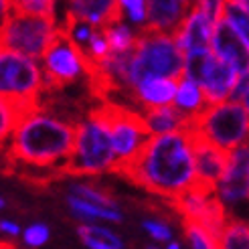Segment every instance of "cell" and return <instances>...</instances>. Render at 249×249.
<instances>
[{
	"label": "cell",
	"instance_id": "obj_18",
	"mask_svg": "<svg viewBox=\"0 0 249 249\" xmlns=\"http://www.w3.org/2000/svg\"><path fill=\"white\" fill-rule=\"evenodd\" d=\"M67 207L73 217L79 221H104V223H122L124 215L118 207H107L102 203L85 201L77 195H67Z\"/></svg>",
	"mask_w": 249,
	"mask_h": 249
},
{
	"label": "cell",
	"instance_id": "obj_12",
	"mask_svg": "<svg viewBox=\"0 0 249 249\" xmlns=\"http://www.w3.org/2000/svg\"><path fill=\"white\" fill-rule=\"evenodd\" d=\"M215 20L207 17L201 8H193L189 10V15L182 18V22L174 31V39H177L178 47L182 49L184 57L193 55V53H201L211 49V39H213V31H215Z\"/></svg>",
	"mask_w": 249,
	"mask_h": 249
},
{
	"label": "cell",
	"instance_id": "obj_20",
	"mask_svg": "<svg viewBox=\"0 0 249 249\" xmlns=\"http://www.w3.org/2000/svg\"><path fill=\"white\" fill-rule=\"evenodd\" d=\"M79 241L89 249H122L124 241L109 227H102L93 221H81L77 227Z\"/></svg>",
	"mask_w": 249,
	"mask_h": 249
},
{
	"label": "cell",
	"instance_id": "obj_13",
	"mask_svg": "<svg viewBox=\"0 0 249 249\" xmlns=\"http://www.w3.org/2000/svg\"><path fill=\"white\" fill-rule=\"evenodd\" d=\"M195 138V166H196V184L203 189L215 191L219 180L227 168V150L211 144L209 140L193 134Z\"/></svg>",
	"mask_w": 249,
	"mask_h": 249
},
{
	"label": "cell",
	"instance_id": "obj_38",
	"mask_svg": "<svg viewBox=\"0 0 249 249\" xmlns=\"http://www.w3.org/2000/svg\"><path fill=\"white\" fill-rule=\"evenodd\" d=\"M4 207H6V201H4V198H2V196H0V211H2Z\"/></svg>",
	"mask_w": 249,
	"mask_h": 249
},
{
	"label": "cell",
	"instance_id": "obj_27",
	"mask_svg": "<svg viewBox=\"0 0 249 249\" xmlns=\"http://www.w3.org/2000/svg\"><path fill=\"white\" fill-rule=\"evenodd\" d=\"M83 51L87 57H89L91 63H99V61H104L111 53V47H109V41H107L104 29H97L93 33V36L89 39V43L85 45Z\"/></svg>",
	"mask_w": 249,
	"mask_h": 249
},
{
	"label": "cell",
	"instance_id": "obj_21",
	"mask_svg": "<svg viewBox=\"0 0 249 249\" xmlns=\"http://www.w3.org/2000/svg\"><path fill=\"white\" fill-rule=\"evenodd\" d=\"M104 33H106L107 41H109L111 51H116V53L132 51V49L136 47V43H138V36H140V31L124 18L109 20L104 27Z\"/></svg>",
	"mask_w": 249,
	"mask_h": 249
},
{
	"label": "cell",
	"instance_id": "obj_19",
	"mask_svg": "<svg viewBox=\"0 0 249 249\" xmlns=\"http://www.w3.org/2000/svg\"><path fill=\"white\" fill-rule=\"evenodd\" d=\"M142 116L146 120L148 130L152 134H166V132H174V130H182V128H189V124H191L189 118L174 104L146 109V111H142Z\"/></svg>",
	"mask_w": 249,
	"mask_h": 249
},
{
	"label": "cell",
	"instance_id": "obj_33",
	"mask_svg": "<svg viewBox=\"0 0 249 249\" xmlns=\"http://www.w3.org/2000/svg\"><path fill=\"white\" fill-rule=\"evenodd\" d=\"M0 233L6 235V237H10V239H17L18 235H22L20 225L15 221H10V219H0Z\"/></svg>",
	"mask_w": 249,
	"mask_h": 249
},
{
	"label": "cell",
	"instance_id": "obj_6",
	"mask_svg": "<svg viewBox=\"0 0 249 249\" xmlns=\"http://www.w3.org/2000/svg\"><path fill=\"white\" fill-rule=\"evenodd\" d=\"M59 31L61 24L55 17L15 6L4 22L0 24V47L12 49V51L41 61Z\"/></svg>",
	"mask_w": 249,
	"mask_h": 249
},
{
	"label": "cell",
	"instance_id": "obj_32",
	"mask_svg": "<svg viewBox=\"0 0 249 249\" xmlns=\"http://www.w3.org/2000/svg\"><path fill=\"white\" fill-rule=\"evenodd\" d=\"M195 6L201 8L207 17H211L215 22H219L225 15L227 0H195Z\"/></svg>",
	"mask_w": 249,
	"mask_h": 249
},
{
	"label": "cell",
	"instance_id": "obj_14",
	"mask_svg": "<svg viewBox=\"0 0 249 249\" xmlns=\"http://www.w3.org/2000/svg\"><path fill=\"white\" fill-rule=\"evenodd\" d=\"M177 87L178 79L174 77H144L130 89V95L134 104L140 107V111H146L152 107L174 104Z\"/></svg>",
	"mask_w": 249,
	"mask_h": 249
},
{
	"label": "cell",
	"instance_id": "obj_4",
	"mask_svg": "<svg viewBox=\"0 0 249 249\" xmlns=\"http://www.w3.org/2000/svg\"><path fill=\"white\" fill-rule=\"evenodd\" d=\"M184 53L178 47L174 33H162L144 29L140 31L138 43L132 49L128 73H126V89L130 93L132 87L144 77H174L178 79L184 73Z\"/></svg>",
	"mask_w": 249,
	"mask_h": 249
},
{
	"label": "cell",
	"instance_id": "obj_11",
	"mask_svg": "<svg viewBox=\"0 0 249 249\" xmlns=\"http://www.w3.org/2000/svg\"><path fill=\"white\" fill-rule=\"evenodd\" d=\"M211 51L221 61H225L227 65H231L239 75L249 73V43L225 18H221L215 24L213 39H211Z\"/></svg>",
	"mask_w": 249,
	"mask_h": 249
},
{
	"label": "cell",
	"instance_id": "obj_30",
	"mask_svg": "<svg viewBox=\"0 0 249 249\" xmlns=\"http://www.w3.org/2000/svg\"><path fill=\"white\" fill-rule=\"evenodd\" d=\"M61 0H12V4L17 8H24L31 12H41V15H49L57 18V4Z\"/></svg>",
	"mask_w": 249,
	"mask_h": 249
},
{
	"label": "cell",
	"instance_id": "obj_2",
	"mask_svg": "<svg viewBox=\"0 0 249 249\" xmlns=\"http://www.w3.org/2000/svg\"><path fill=\"white\" fill-rule=\"evenodd\" d=\"M75 146V124L35 106L24 109L8 138L10 162L63 177V166Z\"/></svg>",
	"mask_w": 249,
	"mask_h": 249
},
{
	"label": "cell",
	"instance_id": "obj_26",
	"mask_svg": "<svg viewBox=\"0 0 249 249\" xmlns=\"http://www.w3.org/2000/svg\"><path fill=\"white\" fill-rule=\"evenodd\" d=\"M223 18H225L231 27L249 43V8L247 6L233 2V0H227L225 15H223Z\"/></svg>",
	"mask_w": 249,
	"mask_h": 249
},
{
	"label": "cell",
	"instance_id": "obj_39",
	"mask_svg": "<svg viewBox=\"0 0 249 249\" xmlns=\"http://www.w3.org/2000/svg\"><path fill=\"white\" fill-rule=\"evenodd\" d=\"M2 247H12L10 243H6V241H0V249H2Z\"/></svg>",
	"mask_w": 249,
	"mask_h": 249
},
{
	"label": "cell",
	"instance_id": "obj_31",
	"mask_svg": "<svg viewBox=\"0 0 249 249\" xmlns=\"http://www.w3.org/2000/svg\"><path fill=\"white\" fill-rule=\"evenodd\" d=\"M142 227H144V231L150 235L154 241H158V243H168V241L172 239V229H170L168 223H164V221L146 219V221L142 223Z\"/></svg>",
	"mask_w": 249,
	"mask_h": 249
},
{
	"label": "cell",
	"instance_id": "obj_8",
	"mask_svg": "<svg viewBox=\"0 0 249 249\" xmlns=\"http://www.w3.org/2000/svg\"><path fill=\"white\" fill-rule=\"evenodd\" d=\"M111 132V142H114L116 152V168L114 172H124L136 158L140 156L144 146L150 140L152 132L148 130L142 111L124 107L114 102L102 104Z\"/></svg>",
	"mask_w": 249,
	"mask_h": 249
},
{
	"label": "cell",
	"instance_id": "obj_36",
	"mask_svg": "<svg viewBox=\"0 0 249 249\" xmlns=\"http://www.w3.org/2000/svg\"><path fill=\"white\" fill-rule=\"evenodd\" d=\"M166 247H168V249H178V247H180V243H178V241H174V239H170V241L166 243Z\"/></svg>",
	"mask_w": 249,
	"mask_h": 249
},
{
	"label": "cell",
	"instance_id": "obj_10",
	"mask_svg": "<svg viewBox=\"0 0 249 249\" xmlns=\"http://www.w3.org/2000/svg\"><path fill=\"white\" fill-rule=\"evenodd\" d=\"M184 75H189L203 87L209 104L231 99L239 81V73L231 65H227L225 61H221L211 49L186 55Z\"/></svg>",
	"mask_w": 249,
	"mask_h": 249
},
{
	"label": "cell",
	"instance_id": "obj_23",
	"mask_svg": "<svg viewBox=\"0 0 249 249\" xmlns=\"http://www.w3.org/2000/svg\"><path fill=\"white\" fill-rule=\"evenodd\" d=\"M184 223V239L195 249H215L219 247V235L198 221H182Z\"/></svg>",
	"mask_w": 249,
	"mask_h": 249
},
{
	"label": "cell",
	"instance_id": "obj_29",
	"mask_svg": "<svg viewBox=\"0 0 249 249\" xmlns=\"http://www.w3.org/2000/svg\"><path fill=\"white\" fill-rule=\"evenodd\" d=\"M49 237H51V231L45 223H31L22 231V243L27 247H43L49 241Z\"/></svg>",
	"mask_w": 249,
	"mask_h": 249
},
{
	"label": "cell",
	"instance_id": "obj_1",
	"mask_svg": "<svg viewBox=\"0 0 249 249\" xmlns=\"http://www.w3.org/2000/svg\"><path fill=\"white\" fill-rule=\"evenodd\" d=\"M148 193L177 201L196 186L195 138L189 128L152 134L144 150L122 172Z\"/></svg>",
	"mask_w": 249,
	"mask_h": 249
},
{
	"label": "cell",
	"instance_id": "obj_40",
	"mask_svg": "<svg viewBox=\"0 0 249 249\" xmlns=\"http://www.w3.org/2000/svg\"><path fill=\"white\" fill-rule=\"evenodd\" d=\"M247 191H249V172H247Z\"/></svg>",
	"mask_w": 249,
	"mask_h": 249
},
{
	"label": "cell",
	"instance_id": "obj_15",
	"mask_svg": "<svg viewBox=\"0 0 249 249\" xmlns=\"http://www.w3.org/2000/svg\"><path fill=\"white\" fill-rule=\"evenodd\" d=\"M195 0H148V29L174 33Z\"/></svg>",
	"mask_w": 249,
	"mask_h": 249
},
{
	"label": "cell",
	"instance_id": "obj_9",
	"mask_svg": "<svg viewBox=\"0 0 249 249\" xmlns=\"http://www.w3.org/2000/svg\"><path fill=\"white\" fill-rule=\"evenodd\" d=\"M41 67L45 77V91H53L81 77H89L91 61L85 55L83 47H79L61 27L59 35L41 57Z\"/></svg>",
	"mask_w": 249,
	"mask_h": 249
},
{
	"label": "cell",
	"instance_id": "obj_3",
	"mask_svg": "<svg viewBox=\"0 0 249 249\" xmlns=\"http://www.w3.org/2000/svg\"><path fill=\"white\" fill-rule=\"evenodd\" d=\"M114 168L116 152L109 122L99 106L75 124V146L63 166V177H99L104 172H114Z\"/></svg>",
	"mask_w": 249,
	"mask_h": 249
},
{
	"label": "cell",
	"instance_id": "obj_28",
	"mask_svg": "<svg viewBox=\"0 0 249 249\" xmlns=\"http://www.w3.org/2000/svg\"><path fill=\"white\" fill-rule=\"evenodd\" d=\"M69 193L85 198V201L102 203V205H107V207H118V203L107 193H104L102 189H95V186H91V184H85V182H73L69 186Z\"/></svg>",
	"mask_w": 249,
	"mask_h": 249
},
{
	"label": "cell",
	"instance_id": "obj_22",
	"mask_svg": "<svg viewBox=\"0 0 249 249\" xmlns=\"http://www.w3.org/2000/svg\"><path fill=\"white\" fill-rule=\"evenodd\" d=\"M219 247L225 249H249V221L229 217L219 235Z\"/></svg>",
	"mask_w": 249,
	"mask_h": 249
},
{
	"label": "cell",
	"instance_id": "obj_34",
	"mask_svg": "<svg viewBox=\"0 0 249 249\" xmlns=\"http://www.w3.org/2000/svg\"><path fill=\"white\" fill-rule=\"evenodd\" d=\"M15 8V4H12V0H0V24L4 22V18L10 15V10Z\"/></svg>",
	"mask_w": 249,
	"mask_h": 249
},
{
	"label": "cell",
	"instance_id": "obj_5",
	"mask_svg": "<svg viewBox=\"0 0 249 249\" xmlns=\"http://www.w3.org/2000/svg\"><path fill=\"white\" fill-rule=\"evenodd\" d=\"M189 130L223 150H233L249 142V114L239 99L209 104L191 124Z\"/></svg>",
	"mask_w": 249,
	"mask_h": 249
},
{
	"label": "cell",
	"instance_id": "obj_7",
	"mask_svg": "<svg viewBox=\"0 0 249 249\" xmlns=\"http://www.w3.org/2000/svg\"><path fill=\"white\" fill-rule=\"evenodd\" d=\"M43 91L45 77L39 59L0 47V95L24 111L39 106Z\"/></svg>",
	"mask_w": 249,
	"mask_h": 249
},
{
	"label": "cell",
	"instance_id": "obj_35",
	"mask_svg": "<svg viewBox=\"0 0 249 249\" xmlns=\"http://www.w3.org/2000/svg\"><path fill=\"white\" fill-rule=\"evenodd\" d=\"M239 102L243 104V107H245V111H247V114H249V85L245 87V89H243V93L239 95Z\"/></svg>",
	"mask_w": 249,
	"mask_h": 249
},
{
	"label": "cell",
	"instance_id": "obj_16",
	"mask_svg": "<svg viewBox=\"0 0 249 249\" xmlns=\"http://www.w3.org/2000/svg\"><path fill=\"white\" fill-rule=\"evenodd\" d=\"M65 15L83 18L97 29H104L109 20L118 18V0H65Z\"/></svg>",
	"mask_w": 249,
	"mask_h": 249
},
{
	"label": "cell",
	"instance_id": "obj_17",
	"mask_svg": "<svg viewBox=\"0 0 249 249\" xmlns=\"http://www.w3.org/2000/svg\"><path fill=\"white\" fill-rule=\"evenodd\" d=\"M174 106H177L182 114L189 118V122H193L209 106V99H207V95L203 91V87L198 85L195 79H191L189 75H184L182 73V75L178 77Z\"/></svg>",
	"mask_w": 249,
	"mask_h": 249
},
{
	"label": "cell",
	"instance_id": "obj_37",
	"mask_svg": "<svg viewBox=\"0 0 249 249\" xmlns=\"http://www.w3.org/2000/svg\"><path fill=\"white\" fill-rule=\"evenodd\" d=\"M233 2H237V4H243V6H247V8H249V0H233Z\"/></svg>",
	"mask_w": 249,
	"mask_h": 249
},
{
	"label": "cell",
	"instance_id": "obj_24",
	"mask_svg": "<svg viewBox=\"0 0 249 249\" xmlns=\"http://www.w3.org/2000/svg\"><path fill=\"white\" fill-rule=\"evenodd\" d=\"M118 18L128 20L138 31L148 29V0H118Z\"/></svg>",
	"mask_w": 249,
	"mask_h": 249
},
{
	"label": "cell",
	"instance_id": "obj_25",
	"mask_svg": "<svg viewBox=\"0 0 249 249\" xmlns=\"http://www.w3.org/2000/svg\"><path fill=\"white\" fill-rule=\"evenodd\" d=\"M20 114H22V109L15 102H10V99L0 95V146L8 142Z\"/></svg>",
	"mask_w": 249,
	"mask_h": 249
}]
</instances>
